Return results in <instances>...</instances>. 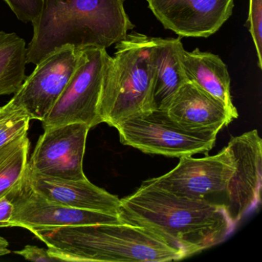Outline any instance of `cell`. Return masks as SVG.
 <instances>
[{"label": "cell", "mask_w": 262, "mask_h": 262, "mask_svg": "<svg viewBox=\"0 0 262 262\" xmlns=\"http://www.w3.org/2000/svg\"><path fill=\"white\" fill-rule=\"evenodd\" d=\"M120 201L122 223L145 228L185 257L224 242L235 226L223 204L176 195L144 182Z\"/></svg>", "instance_id": "1"}, {"label": "cell", "mask_w": 262, "mask_h": 262, "mask_svg": "<svg viewBox=\"0 0 262 262\" xmlns=\"http://www.w3.org/2000/svg\"><path fill=\"white\" fill-rule=\"evenodd\" d=\"M0 110H1V107H0Z\"/></svg>", "instance_id": "27"}, {"label": "cell", "mask_w": 262, "mask_h": 262, "mask_svg": "<svg viewBox=\"0 0 262 262\" xmlns=\"http://www.w3.org/2000/svg\"><path fill=\"white\" fill-rule=\"evenodd\" d=\"M31 120V118L24 110L17 108L4 123L0 125V148L27 134Z\"/></svg>", "instance_id": "19"}, {"label": "cell", "mask_w": 262, "mask_h": 262, "mask_svg": "<svg viewBox=\"0 0 262 262\" xmlns=\"http://www.w3.org/2000/svg\"><path fill=\"white\" fill-rule=\"evenodd\" d=\"M19 20L33 23L40 15L43 0H4Z\"/></svg>", "instance_id": "21"}, {"label": "cell", "mask_w": 262, "mask_h": 262, "mask_svg": "<svg viewBox=\"0 0 262 262\" xmlns=\"http://www.w3.org/2000/svg\"><path fill=\"white\" fill-rule=\"evenodd\" d=\"M166 113L186 129L215 133L238 117L222 101L188 81L174 95Z\"/></svg>", "instance_id": "14"}, {"label": "cell", "mask_w": 262, "mask_h": 262, "mask_svg": "<svg viewBox=\"0 0 262 262\" xmlns=\"http://www.w3.org/2000/svg\"><path fill=\"white\" fill-rule=\"evenodd\" d=\"M30 140L27 139L0 165V199L23 179L27 169Z\"/></svg>", "instance_id": "18"}, {"label": "cell", "mask_w": 262, "mask_h": 262, "mask_svg": "<svg viewBox=\"0 0 262 262\" xmlns=\"http://www.w3.org/2000/svg\"><path fill=\"white\" fill-rule=\"evenodd\" d=\"M7 194L13 205L11 227L31 231L35 228L122 223L118 214L78 209L50 202L31 189L24 177Z\"/></svg>", "instance_id": "11"}, {"label": "cell", "mask_w": 262, "mask_h": 262, "mask_svg": "<svg viewBox=\"0 0 262 262\" xmlns=\"http://www.w3.org/2000/svg\"><path fill=\"white\" fill-rule=\"evenodd\" d=\"M151 39L156 62L153 110L166 111L174 95L188 82L181 62V55L185 49L181 37Z\"/></svg>", "instance_id": "16"}, {"label": "cell", "mask_w": 262, "mask_h": 262, "mask_svg": "<svg viewBox=\"0 0 262 262\" xmlns=\"http://www.w3.org/2000/svg\"><path fill=\"white\" fill-rule=\"evenodd\" d=\"M227 147L235 168L225 191V206L236 225L261 202L262 141L254 129L231 137Z\"/></svg>", "instance_id": "10"}, {"label": "cell", "mask_w": 262, "mask_h": 262, "mask_svg": "<svg viewBox=\"0 0 262 262\" xmlns=\"http://www.w3.org/2000/svg\"><path fill=\"white\" fill-rule=\"evenodd\" d=\"M58 261L165 262L184 254L145 228L126 223L96 224L31 231Z\"/></svg>", "instance_id": "3"}, {"label": "cell", "mask_w": 262, "mask_h": 262, "mask_svg": "<svg viewBox=\"0 0 262 262\" xmlns=\"http://www.w3.org/2000/svg\"><path fill=\"white\" fill-rule=\"evenodd\" d=\"M79 50L77 67L65 90L42 121L43 128L80 122L90 128L102 123L99 105L105 71L112 57L106 49Z\"/></svg>", "instance_id": "6"}, {"label": "cell", "mask_w": 262, "mask_h": 262, "mask_svg": "<svg viewBox=\"0 0 262 262\" xmlns=\"http://www.w3.org/2000/svg\"><path fill=\"white\" fill-rule=\"evenodd\" d=\"M234 168L232 155L226 146L214 156L181 157L176 168L143 182L176 195L208 200L210 194L226 191Z\"/></svg>", "instance_id": "8"}, {"label": "cell", "mask_w": 262, "mask_h": 262, "mask_svg": "<svg viewBox=\"0 0 262 262\" xmlns=\"http://www.w3.org/2000/svg\"><path fill=\"white\" fill-rule=\"evenodd\" d=\"M125 0H43L32 23L33 36L27 48V63L37 65L59 49H107L133 30L124 8Z\"/></svg>", "instance_id": "2"}, {"label": "cell", "mask_w": 262, "mask_h": 262, "mask_svg": "<svg viewBox=\"0 0 262 262\" xmlns=\"http://www.w3.org/2000/svg\"><path fill=\"white\" fill-rule=\"evenodd\" d=\"M166 30L180 37L208 38L232 15L234 0H147Z\"/></svg>", "instance_id": "12"}, {"label": "cell", "mask_w": 262, "mask_h": 262, "mask_svg": "<svg viewBox=\"0 0 262 262\" xmlns=\"http://www.w3.org/2000/svg\"><path fill=\"white\" fill-rule=\"evenodd\" d=\"M181 62L188 82L222 101L233 113H237L231 94V78L225 62L217 55L195 49L184 50Z\"/></svg>", "instance_id": "15"}, {"label": "cell", "mask_w": 262, "mask_h": 262, "mask_svg": "<svg viewBox=\"0 0 262 262\" xmlns=\"http://www.w3.org/2000/svg\"><path fill=\"white\" fill-rule=\"evenodd\" d=\"M27 64L25 40L0 31V96L17 93L27 78Z\"/></svg>", "instance_id": "17"}, {"label": "cell", "mask_w": 262, "mask_h": 262, "mask_svg": "<svg viewBox=\"0 0 262 262\" xmlns=\"http://www.w3.org/2000/svg\"><path fill=\"white\" fill-rule=\"evenodd\" d=\"M246 27L255 47L257 66L262 70V0H249Z\"/></svg>", "instance_id": "20"}, {"label": "cell", "mask_w": 262, "mask_h": 262, "mask_svg": "<svg viewBox=\"0 0 262 262\" xmlns=\"http://www.w3.org/2000/svg\"><path fill=\"white\" fill-rule=\"evenodd\" d=\"M79 50L67 46L53 52L26 78L10 101L31 119L42 122L62 94L77 67Z\"/></svg>", "instance_id": "7"}, {"label": "cell", "mask_w": 262, "mask_h": 262, "mask_svg": "<svg viewBox=\"0 0 262 262\" xmlns=\"http://www.w3.org/2000/svg\"><path fill=\"white\" fill-rule=\"evenodd\" d=\"M14 253L32 261H58L56 257L49 254L47 250L35 245H26L23 249L14 251Z\"/></svg>", "instance_id": "22"}, {"label": "cell", "mask_w": 262, "mask_h": 262, "mask_svg": "<svg viewBox=\"0 0 262 262\" xmlns=\"http://www.w3.org/2000/svg\"><path fill=\"white\" fill-rule=\"evenodd\" d=\"M120 142L147 154L181 158L208 152L217 133L186 129L166 111L151 110L124 119L114 127Z\"/></svg>", "instance_id": "5"}, {"label": "cell", "mask_w": 262, "mask_h": 262, "mask_svg": "<svg viewBox=\"0 0 262 262\" xmlns=\"http://www.w3.org/2000/svg\"><path fill=\"white\" fill-rule=\"evenodd\" d=\"M90 128L80 122L44 128L27 162L32 171L56 179L82 180L87 136Z\"/></svg>", "instance_id": "9"}, {"label": "cell", "mask_w": 262, "mask_h": 262, "mask_svg": "<svg viewBox=\"0 0 262 262\" xmlns=\"http://www.w3.org/2000/svg\"><path fill=\"white\" fill-rule=\"evenodd\" d=\"M104 78L99 105L102 123L115 127L124 119L153 110L156 62L152 39L132 32L116 43Z\"/></svg>", "instance_id": "4"}, {"label": "cell", "mask_w": 262, "mask_h": 262, "mask_svg": "<svg viewBox=\"0 0 262 262\" xmlns=\"http://www.w3.org/2000/svg\"><path fill=\"white\" fill-rule=\"evenodd\" d=\"M24 180L31 189L53 203L78 209L118 214L121 201L89 179L66 180L26 169Z\"/></svg>", "instance_id": "13"}, {"label": "cell", "mask_w": 262, "mask_h": 262, "mask_svg": "<svg viewBox=\"0 0 262 262\" xmlns=\"http://www.w3.org/2000/svg\"><path fill=\"white\" fill-rule=\"evenodd\" d=\"M10 250L9 249V242L4 237L0 236V257L10 254Z\"/></svg>", "instance_id": "26"}, {"label": "cell", "mask_w": 262, "mask_h": 262, "mask_svg": "<svg viewBox=\"0 0 262 262\" xmlns=\"http://www.w3.org/2000/svg\"><path fill=\"white\" fill-rule=\"evenodd\" d=\"M27 138H28L27 134L24 135V136L15 139L13 142H10V143L7 144V145H4V146L0 148V165H2L3 162L12 153L14 152L16 149H18L21 146V145L27 140Z\"/></svg>", "instance_id": "24"}, {"label": "cell", "mask_w": 262, "mask_h": 262, "mask_svg": "<svg viewBox=\"0 0 262 262\" xmlns=\"http://www.w3.org/2000/svg\"><path fill=\"white\" fill-rule=\"evenodd\" d=\"M13 205L8 194L0 199V228L11 227L10 221L13 215Z\"/></svg>", "instance_id": "23"}, {"label": "cell", "mask_w": 262, "mask_h": 262, "mask_svg": "<svg viewBox=\"0 0 262 262\" xmlns=\"http://www.w3.org/2000/svg\"><path fill=\"white\" fill-rule=\"evenodd\" d=\"M17 108L10 102H9L4 106L1 107V110H0V125L4 123Z\"/></svg>", "instance_id": "25"}]
</instances>
